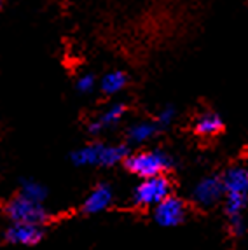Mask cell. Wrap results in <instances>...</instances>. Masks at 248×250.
<instances>
[{
    "instance_id": "52a82bcc",
    "label": "cell",
    "mask_w": 248,
    "mask_h": 250,
    "mask_svg": "<svg viewBox=\"0 0 248 250\" xmlns=\"http://www.w3.org/2000/svg\"><path fill=\"white\" fill-rule=\"evenodd\" d=\"M222 196H226V189H224L222 179H217V177H207L199 180L192 191V200L203 208L213 207L215 203H219Z\"/></svg>"
},
{
    "instance_id": "9a60e30c",
    "label": "cell",
    "mask_w": 248,
    "mask_h": 250,
    "mask_svg": "<svg viewBox=\"0 0 248 250\" xmlns=\"http://www.w3.org/2000/svg\"><path fill=\"white\" fill-rule=\"evenodd\" d=\"M229 229H231V233L234 234V236H241V234L247 231V222H245L241 213L229 217Z\"/></svg>"
},
{
    "instance_id": "5b68a950",
    "label": "cell",
    "mask_w": 248,
    "mask_h": 250,
    "mask_svg": "<svg viewBox=\"0 0 248 250\" xmlns=\"http://www.w3.org/2000/svg\"><path fill=\"white\" fill-rule=\"evenodd\" d=\"M171 184L165 175H156L144 179L135 189L133 200L138 207H156L165 198L170 196Z\"/></svg>"
},
{
    "instance_id": "ba28073f",
    "label": "cell",
    "mask_w": 248,
    "mask_h": 250,
    "mask_svg": "<svg viewBox=\"0 0 248 250\" xmlns=\"http://www.w3.org/2000/svg\"><path fill=\"white\" fill-rule=\"evenodd\" d=\"M44 233H42L41 226L37 224H25V222H13V226L5 231L4 238L13 245H25L33 247L37 245L42 240Z\"/></svg>"
},
{
    "instance_id": "8fae6325",
    "label": "cell",
    "mask_w": 248,
    "mask_h": 250,
    "mask_svg": "<svg viewBox=\"0 0 248 250\" xmlns=\"http://www.w3.org/2000/svg\"><path fill=\"white\" fill-rule=\"evenodd\" d=\"M123 116H124V105H121V104L114 105V107L108 108L107 112L102 114L96 121H93L91 125H89V131H91V133H100L103 128H110V126L117 125Z\"/></svg>"
},
{
    "instance_id": "30bf717a",
    "label": "cell",
    "mask_w": 248,
    "mask_h": 250,
    "mask_svg": "<svg viewBox=\"0 0 248 250\" xmlns=\"http://www.w3.org/2000/svg\"><path fill=\"white\" fill-rule=\"evenodd\" d=\"M224 128L222 117L215 112H205L196 119L194 129L198 135L203 137H213V135L220 133Z\"/></svg>"
},
{
    "instance_id": "7c38bea8",
    "label": "cell",
    "mask_w": 248,
    "mask_h": 250,
    "mask_svg": "<svg viewBox=\"0 0 248 250\" xmlns=\"http://www.w3.org/2000/svg\"><path fill=\"white\" fill-rule=\"evenodd\" d=\"M21 194L33 201H41L42 203L47 198V189L32 179H23L21 180Z\"/></svg>"
},
{
    "instance_id": "7a4b0ae2",
    "label": "cell",
    "mask_w": 248,
    "mask_h": 250,
    "mask_svg": "<svg viewBox=\"0 0 248 250\" xmlns=\"http://www.w3.org/2000/svg\"><path fill=\"white\" fill-rule=\"evenodd\" d=\"M128 149L124 146H103V144H91V146L81 147L72 154V161L77 167H114L117 163L126 161Z\"/></svg>"
},
{
    "instance_id": "5bb4252c",
    "label": "cell",
    "mask_w": 248,
    "mask_h": 250,
    "mask_svg": "<svg viewBox=\"0 0 248 250\" xmlns=\"http://www.w3.org/2000/svg\"><path fill=\"white\" fill-rule=\"evenodd\" d=\"M126 86V75L123 72H110L102 79V89L107 95H116Z\"/></svg>"
},
{
    "instance_id": "2e32d148",
    "label": "cell",
    "mask_w": 248,
    "mask_h": 250,
    "mask_svg": "<svg viewBox=\"0 0 248 250\" xmlns=\"http://www.w3.org/2000/svg\"><path fill=\"white\" fill-rule=\"evenodd\" d=\"M93 88H95V79H93V75H83V77H79L77 81V89L81 93H91Z\"/></svg>"
},
{
    "instance_id": "8992f818",
    "label": "cell",
    "mask_w": 248,
    "mask_h": 250,
    "mask_svg": "<svg viewBox=\"0 0 248 250\" xmlns=\"http://www.w3.org/2000/svg\"><path fill=\"white\" fill-rule=\"evenodd\" d=\"M186 219V205L180 198L168 196L154 207V221L163 228H175Z\"/></svg>"
},
{
    "instance_id": "9c48e42d",
    "label": "cell",
    "mask_w": 248,
    "mask_h": 250,
    "mask_svg": "<svg viewBox=\"0 0 248 250\" xmlns=\"http://www.w3.org/2000/svg\"><path fill=\"white\" fill-rule=\"evenodd\" d=\"M112 203V189L107 184H100L89 192V196L86 198L83 205V210L86 213H100L105 208H108Z\"/></svg>"
},
{
    "instance_id": "e0dca14e",
    "label": "cell",
    "mask_w": 248,
    "mask_h": 250,
    "mask_svg": "<svg viewBox=\"0 0 248 250\" xmlns=\"http://www.w3.org/2000/svg\"><path fill=\"white\" fill-rule=\"evenodd\" d=\"M175 117V108L173 107H165L159 112V116H157V121H159V125H170L171 121H173Z\"/></svg>"
},
{
    "instance_id": "6da1fadb",
    "label": "cell",
    "mask_w": 248,
    "mask_h": 250,
    "mask_svg": "<svg viewBox=\"0 0 248 250\" xmlns=\"http://www.w3.org/2000/svg\"><path fill=\"white\" fill-rule=\"evenodd\" d=\"M226 189V212L238 215L247 208L248 203V170L243 167H232L222 179Z\"/></svg>"
},
{
    "instance_id": "277c9868",
    "label": "cell",
    "mask_w": 248,
    "mask_h": 250,
    "mask_svg": "<svg viewBox=\"0 0 248 250\" xmlns=\"http://www.w3.org/2000/svg\"><path fill=\"white\" fill-rule=\"evenodd\" d=\"M5 213L13 222L44 226L49 221V212L44 208V205L23 196L21 192L5 205Z\"/></svg>"
},
{
    "instance_id": "3957f363",
    "label": "cell",
    "mask_w": 248,
    "mask_h": 250,
    "mask_svg": "<svg viewBox=\"0 0 248 250\" xmlns=\"http://www.w3.org/2000/svg\"><path fill=\"white\" fill-rule=\"evenodd\" d=\"M124 163L131 173L142 177V179L163 175L171 167L170 156H166L161 150H144L138 154L128 156Z\"/></svg>"
},
{
    "instance_id": "4fadbf2b",
    "label": "cell",
    "mask_w": 248,
    "mask_h": 250,
    "mask_svg": "<svg viewBox=\"0 0 248 250\" xmlns=\"http://www.w3.org/2000/svg\"><path fill=\"white\" fill-rule=\"evenodd\" d=\"M154 135H156V126H154L152 123H138V125L131 126L128 131L129 140L135 144L147 142V140H150Z\"/></svg>"
}]
</instances>
